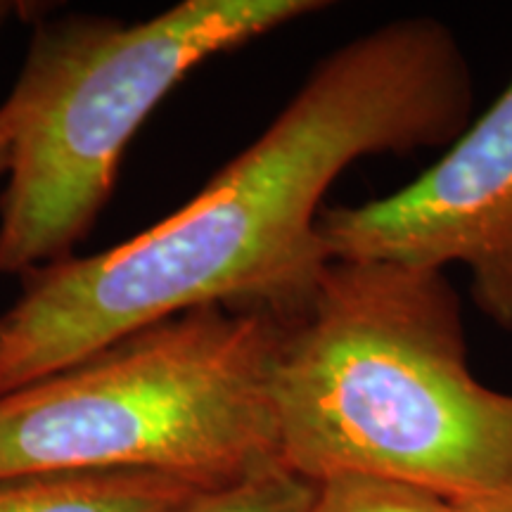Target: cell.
<instances>
[{"mask_svg": "<svg viewBox=\"0 0 512 512\" xmlns=\"http://www.w3.org/2000/svg\"><path fill=\"white\" fill-rule=\"evenodd\" d=\"M197 494L155 472H36L0 479V512H176Z\"/></svg>", "mask_w": 512, "mask_h": 512, "instance_id": "cell-6", "label": "cell"}, {"mask_svg": "<svg viewBox=\"0 0 512 512\" xmlns=\"http://www.w3.org/2000/svg\"><path fill=\"white\" fill-rule=\"evenodd\" d=\"M451 512H512V489L489 496L458 498L451 501Z\"/></svg>", "mask_w": 512, "mask_h": 512, "instance_id": "cell-9", "label": "cell"}, {"mask_svg": "<svg viewBox=\"0 0 512 512\" xmlns=\"http://www.w3.org/2000/svg\"><path fill=\"white\" fill-rule=\"evenodd\" d=\"M472 102L463 50L437 19H394L337 48L176 214L24 278L22 299L0 316V394L200 306L294 323L332 261L318 221L335 178L370 155L451 145Z\"/></svg>", "mask_w": 512, "mask_h": 512, "instance_id": "cell-1", "label": "cell"}, {"mask_svg": "<svg viewBox=\"0 0 512 512\" xmlns=\"http://www.w3.org/2000/svg\"><path fill=\"white\" fill-rule=\"evenodd\" d=\"M10 171V138L8 128L3 124V117H0V178L8 176Z\"/></svg>", "mask_w": 512, "mask_h": 512, "instance_id": "cell-10", "label": "cell"}, {"mask_svg": "<svg viewBox=\"0 0 512 512\" xmlns=\"http://www.w3.org/2000/svg\"><path fill=\"white\" fill-rule=\"evenodd\" d=\"M318 233L332 261L463 264L479 311L512 332V79L425 174L394 195L323 209Z\"/></svg>", "mask_w": 512, "mask_h": 512, "instance_id": "cell-5", "label": "cell"}, {"mask_svg": "<svg viewBox=\"0 0 512 512\" xmlns=\"http://www.w3.org/2000/svg\"><path fill=\"white\" fill-rule=\"evenodd\" d=\"M285 328L200 306L0 394V479L126 470L211 491L285 467L271 394Z\"/></svg>", "mask_w": 512, "mask_h": 512, "instance_id": "cell-3", "label": "cell"}, {"mask_svg": "<svg viewBox=\"0 0 512 512\" xmlns=\"http://www.w3.org/2000/svg\"><path fill=\"white\" fill-rule=\"evenodd\" d=\"M271 394L283 463L313 484L358 472L448 501L512 489V394L467 368L444 271L330 261L287 323Z\"/></svg>", "mask_w": 512, "mask_h": 512, "instance_id": "cell-2", "label": "cell"}, {"mask_svg": "<svg viewBox=\"0 0 512 512\" xmlns=\"http://www.w3.org/2000/svg\"><path fill=\"white\" fill-rule=\"evenodd\" d=\"M323 8L183 0L138 24L81 15L41 24L0 105L10 138L0 273L27 278L72 256L110 200L126 145L197 64Z\"/></svg>", "mask_w": 512, "mask_h": 512, "instance_id": "cell-4", "label": "cell"}, {"mask_svg": "<svg viewBox=\"0 0 512 512\" xmlns=\"http://www.w3.org/2000/svg\"><path fill=\"white\" fill-rule=\"evenodd\" d=\"M311 512H451V501L399 479L344 472L316 482Z\"/></svg>", "mask_w": 512, "mask_h": 512, "instance_id": "cell-7", "label": "cell"}, {"mask_svg": "<svg viewBox=\"0 0 512 512\" xmlns=\"http://www.w3.org/2000/svg\"><path fill=\"white\" fill-rule=\"evenodd\" d=\"M316 484L287 467L197 494L176 512H311Z\"/></svg>", "mask_w": 512, "mask_h": 512, "instance_id": "cell-8", "label": "cell"}, {"mask_svg": "<svg viewBox=\"0 0 512 512\" xmlns=\"http://www.w3.org/2000/svg\"><path fill=\"white\" fill-rule=\"evenodd\" d=\"M12 12H15V3H3V0H0V27H3L5 19H8Z\"/></svg>", "mask_w": 512, "mask_h": 512, "instance_id": "cell-11", "label": "cell"}]
</instances>
